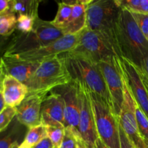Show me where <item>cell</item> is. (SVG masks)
Returning <instances> with one entry per match:
<instances>
[{
	"label": "cell",
	"mask_w": 148,
	"mask_h": 148,
	"mask_svg": "<svg viewBox=\"0 0 148 148\" xmlns=\"http://www.w3.org/2000/svg\"><path fill=\"white\" fill-rule=\"evenodd\" d=\"M116 43L120 57L140 67L148 56V40L131 12L121 9L116 25Z\"/></svg>",
	"instance_id": "6da1fadb"
},
{
	"label": "cell",
	"mask_w": 148,
	"mask_h": 148,
	"mask_svg": "<svg viewBox=\"0 0 148 148\" xmlns=\"http://www.w3.org/2000/svg\"><path fill=\"white\" fill-rule=\"evenodd\" d=\"M61 56L72 80L102 98L111 108L109 92L98 64L72 51Z\"/></svg>",
	"instance_id": "7a4b0ae2"
},
{
	"label": "cell",
	"mask_w": 148,
	"mask_h": 148,
	"mask_svg": "<svg viewBox=\"0 0 148 148\" xmlns=\"http://www.w3.org/2000/svg\"><path fill=\"white\" fill-rule=\"evenodd\" d=\"M72 81L64 60L59 55L40 62L26 85L28 88L27 95L46 97L52 90Z\"/></svg>",
	"instance_id": "3957f363"
},
{
	"label": "cell",
	"mask_w": 148,
	"mask_h": 148,
	"mask_svg": "<svg viewBox=\"0 0 148 148\" xmlns=\"http://www.w3.org/2000/svg\"><path fill=\"white\" fill-rule=\"evenodd\" d=\"M121 10L116 0H90L87 7L85 27L104 36L116 49L119 56L116 33Z\"/></svg>",
	"instance_id": "277c9868"
},
{
	"label": "cell",
	"mask_w": 148,
	"mask_h": 148,
	"mask_svg": "<svg viewBox=\"0 0 148 148\" xmlns=\"http://www.w3.org/2000/svg\"><path fill=\"white\" fill-rule=\"evenodd\" d=\"M63 36V31L53 26L51 22L38 17L33 30L28 33H21L13 38L4 54L14 55L30 51L46 46Z\"/></svg>",
	"instance_id": "5b68a950"
},
{
	"label": "cell",
	"mask_w": 148,
	"mask_h": 148,
	"mask_svg": "<svg viewBox=\"0 0 148 148\" xmlns=\"http://www.w3.org/2000/svg\"><path fill=\"white\" fill-rule=\"evenodd\" d=\"M86 91L90 100L98 138L109 148H121L119 119L102 98Z\"/></svg>",
	"instance_id": "8992f818"
},
{
	"label": "cell",
	"mask_w": 148,
	"mask_h": 148,
	"mask_svg": "<svg viewBox=\"0 0 148 148\" xmlns=\"http://www.w3.org/2000/svg\"><path fill=\"white\" fill-rule=\"evenodd\" d=\"M109 92L111 109L119 119L124 102V73L120 57L112 56L98 64Z\"/></svg>",
	"instance_id": "52a82bcc"
},
{
	"label": "cell",
	"mask_w": 148,
	"mask_h": 148,
	"mask_svg": "<svg viewBox=\"0 0 148 148\" xmlns=\"http://www.w3.org/2000/svg\"><path fill=\"white\" fill-rule=\"evenodd\" d=\"M72 51L96 64L114 56L120 57L116 49L104 36L87 28L79 33L77 46Z\"/></svg>",
	"instance_id": "ba28073f"
},
{
	"label": "cell",
	"mask_w": 148,
	"mask_h": 148,
	"mask_svg": "<svg viewBox=\"0 0 148 148\" xmlns=\"http://www.w3.org/2000/svg\"><path fill=\"white\" fill-rule=\"evenodd\" d=\"M51 91L59 94L63 100L65 129L70 130L77 138H79L78 130L80 114L79 85L72 80L69 83L54 88Z\"/></svg>",
	"instance_id": "9c48e42d"
},
{
	"label": "cell",
	"mask_w": 148,
	"mask_h": 148,
	"mask_svg": "<svg viewBox=\"0 0 148 148\" xmlns=\"http://www.w3.org/2000/svg\"><path fill=\"white\" fill-rule=\"evenodd\" d=\"M79 38V33L75 35H64L55 41L39 49L10 56H13L19 59L28 62H41L73 50L77 46Z\"/></svg>",
	"instance_id": "30bf717a"
},
{
	"label": "cell",
	"mask_w": 148,
	"mask_h": 148,
	"mask_svg": "<svg viewBox=\"0 0 148 148\" xmlns=\"http://www.w3.org/2000/svg\"><path fill=\"white\" fill-rule=\"evenodd\" d=\"M135 107L136 102L130 92L124 75V102L119 117V125L136 148H147L138 130Z\"/></svg>",
	"instance_id": "8fae6325"
},
{
	"label": "cell",
	"mask_w": 148,
	"mask_h": 148,
	"mask_svg": "<svg viewBox=\"0 0 148 148\" xmlns=\"http://www.w3.org/2000/svg\"><path fill=\"white\" fill-rule=\"evenodd\" d=\"M79 88L80 96V114L78 127L79 139L88 148H95L98 136L90 100L86 90L79 85Z\"/></svg>",
	"instance_id": "7c38bea8"
},
{
	"label": "cell",
	"mask_w": 148,
	"mask_h": 148,
	"mask_svg": "<svg viewBox=\"0 0 148 148\" xmlns=\"http://www.w3.org/2000/svg\"><path fill=\"white\" fill-rule=\"evenodd\" d=\"M124 77L136 103L148 118V92L136 66L124 58H120Z\"/></svg>",
	"instance_id": "4fadbf2b"
},
{
	"label": "cell",
	"mask_w": 148,
	"mask_h": 148,
	"mask_svg": "<svg viewBox=\"0 0 148 148\" xmlns=\"http://www.w3.org/2000/svg\"><path fill=\"white\" fill-rule=\"evenodd\" d=\"M40 121L44 126L65 129L64 106L59 94L51 91L43 100L40 109Z\"/></svg>",
	"instance_id": "5bb4252c"
},
{
	"label": "cell",
	"mask_w": 148,
	"mask_h": 148,
	"mask_svg": "<svg viewBox=\"0 0 148 148\" xmlns=\"http://www.w3.org/2000/svg\"><path fill=\"white\" fill-rule=\"evenodd\" d=\"M45 98L38 95H27L23 102L16 107L17 121L28 129L41 124L40 109Z\"/></svg>",
	"instance_id": "9a60e30c"
},
{
	"label": "cell",
	"mask_w": 148,
	"mask_h": 148,
	"mask_svg": "<svg viewBox=\"0 0 148 148\" xmlns=\"http://www.w3.org/2000/svg\"><path fill=\"white\" fill-rule=\"evenodd\" d=\"M0 62L5 75L13 77L25 85L40 63L22 60L13 56L4 54L0 58Z\"/></svg>",
	"instance_id": "2e32d148"
},
{
	"label": "cell",
	"mask_w": 148,
	"mask_h": 148,
	"mask_svg": "<svg viewBox=\"0 0 148 148\" xmlns=\"http://www.w3.org/2000/svg\"><path fill=\"white\" fill-rule=\"evenodd\" d=\"M1 92L6 106L16 108L26 98L28 88L13 77L5 75L3 79Z\"/></svg>",
	"instance_id": "e0dca14e"
},
{
	"label": "cell",
	"mask_w": 148,
	"mask_h": 148,
	"mask_svg": "<svg viewBox=\"0 0 148 148\" xmlns=\"http://www.w3.org/2000/svg\"><path fill=\"white\" fill-rule=\"evenodd\" d=\"M70 1L72 4V15L63 33L64 35L79 34L86 27L87 7L90 0Z\"/></svg>",
	"instance_id": "ac0fdd59"
},
{
	"label": "cell",
	"mask_w": 148,
	"mask_h": 148,
	"mask_svg": "<svg viewBox=\"0 0 148 148\" xmlns=\"http://www.w3.org/2000/svg\"><path fill=\"white\" fill-rule=\"evenodd\" d=\"M39 0H10V12L37 19Z\"/></svg>",
	"instance_id": "d6986e66"
},
{
	"label": "cell",
	"mask_w": 148,
	"mask_h": 148,
	"mask_svg": "<svg viewBox=\"0 0 148 148\" xmlns=\"http://www.w3.org/2000/svg\"><path fill=\"white\" fill-rule=\"evenodd\" d=\"M72 12L71 1H62L59 3L57 14L51 23L56 28L63 31L67 26Z\"/></svg>",
	"instance_id": "ffe728a7"
},
{
	"label": "cell",
	"mask_w": 148,
	"mask_h": 148,
	"mask_svg": "<svg viewBox=\"0 0 148 148\" xmlns=\"http://www.w3.org/2000/svg\"><path fill=\"white\" fill-rule=\"evenodd\" d=\"M17 17L15 14L7 12L0 14V36L8 37L17 29Z\"/></svg>",
	"instance_id": "44dd1931"
},
{
	"label": "cell",
	"mask_w": 148,
	"mask_h": 148,
	"mask_svg": "<svg viewBox=\"0 0 148 148\" xmlns=\"http://www.w3.org/2000/svg\"><path fill=\"white\" fill-rule=\"evenodd\" d=\"M117 5L132 13L148 14V0H116Z\"/></svg>",
	"instance_id": "7402d4cb"
},
{
	"label": "cell",
	"mask_w": 148,
	"mask_h": 148,
	"mask_svg": "<svg viewBox=\"0 0 148 148\" xmlns=\"http://www.w3.org/2000/svg\"><path fill=\"white\" fill-rule=\"evenodd\" d=\"M46 137H47V134H46V127L40 124L29 129L25 137L24 141L28 145L33 147Z\"/></svg>",
	"instance_id": "603a6c76"
},
{
	"label": "cell",
	"mask_w": 148,
	"mask_h": 148,
	"mask_svg": "<svg viewBox=\"0 0 148 148\" xmlns=\"http://www.w3.org/2000/svg\"><path fill=\"white\" fill-rule=\"evenodd\" d=\"M135 116L138 130L145 144L148 143V118L136 103Z\"/></svg>",
	"instance_id": "cb8c5ba5"
},
{
	"label": "cell",
	"mask_w": 148,
	"mask_h": 148,
	"mask_svg": "<svg viewBox=\"0 0 148 148\" xmlns=\"http://www.w3.org/2000/svg\"><path fill=\"white\" fill-rule=\"evenodd\" d=\"M46 127L47 137L51 141L54 148H59L63 141L65 134V129L53 126H45Z\"/></svg>",
	"instance_id": "d4e9b609"
},
{
	"label": "cell",
	"mask_w": 148,
	"mask_h": 148,
	"mask_svg": "<svg viewBox=\"0 0 148 148\" xmlns=\"http://www.w3.org/2000/svg\"><path fill=\"white\" fill-rule=\"evenodd\" d=\"M16 108L9 106H6L0 113V133L7 130L13 119L16 116Z\"/></svg>",
	"instance_id": "484cf974"
},
{
	"label": "cell",
	"mask_w": 148,
	"mask_h": 148,
	"mask_svg": "<svg viewBox=\"0 0 148 148\" xmlns=\"http://www.w3.org/2000/svg\"><path fill=\"white\" fill-rule=\"evenodd\" d=\"M36 19L27 15L17 16V29L22 33H28L33 30Z\"/></svg>",
	"instance_id": "4316f807"
},
{
	"label": "cell",
	"mask_w": 148,
	"mask_h": 148,
	"mask_svg": "<svg viewBox=\"0 0 148 148\" xmlns=\"http://www.w3.org/2000/svg\"><path fill=\"white\" fill-rule=\"evenodd\" d=\"M19 133L17 129H12L8 134L3 136L0 138V148H10L12 144L18 141L17 138L19 137Z\"/></svg>",
	"instance_id": "83f0119b"
},
{
	"label": "cell",
	"mask_w": 148,
	"mask_h": 148,
	"mask_svg": "<svg viewBox=\"0 0 148 148\" xmlns=\"http://www.w3.org/2000/svg\"><path fill=\"white\" fill-rule=\"evenodd\" d=\"M77 137L69 129H65V134L63 141L59 148H77Z\"/></svg>",
	"instance_id": "f1b7e54d"
},
{
	"label": "cell",
	"mask_w": 148,
	"mask_h": 148,
	"mask_svg": "<svg viewBox=\"0 0 148 148\" xmlns=\"http://www.w3.org/2000/svg\"><path fill=\"white\" fill-rule=\"evenodd\" d=\"M131 14L141 30L142 33L148 40V14L132 12Z\"/></svg>",
	"instance_id": "f546056e"
},
{
	"label": "cell",
	"mask_w": 148,
	"mask_h": 148,
	"mask_svg": "<svg viewBox=\"0 0 148 148\" xmlns=\"http://www.w3.org/2000/svg\"><path fill=\"white\" fill-rule=\"evenodd\" d=\"M140 77L142 78L143 83L145 86L148 92V56L145 57L143 62L142 63L141 66L140 67H136Z\"/></svg>",
	"instance_id": "4dcf8cb0"
},
{
	"label": "cell",
	"mask_w": 148,
	"mask_h": 148,
	"mask_svg": "<svg viewBox=\"0 0 148 148\" xmlns=\"http://www.w3.org/2000/svg\"><path fill=\"white\" fill-rule=\"evenodd\" d=\"M119 134H120V145L121 148H136L132 142L129 139L127 134L119 125Z\"/></svg>",
	"instance_id": "1f68e13d"
},
{
	"label": "cell",
	"mask_w": 148,
	"mask_h": 148,
	"mask_svg": "<svg viewBox=\"0 0 148 148\" xmlns=\"http://www.w3.org/2000/svg\"><path fill=\"white\" fill-rule=\"evenodd\" d=\"M32 148H54L53 147V144H52L51 141L49 140V137H46V138L43 139L41 141L39 142L38 144L33 146Z\"/></svg>",
	"instance_id": "d6a6232c"
},
{
	"label": "cell",
	"mask_w": 148,
	"mask_h": 148,
	"mask_svg": "<svg viewBox=\"0 0 148 148\" xmlns=\"http://www.w3.org/2000/svg\"><path fill=\"white\" fill-rule=\"evenodd\" d=\"M10 0H0V14L10 11Z\"/></svg>",
	"instance_id": "836d02e7"
},
{
	"label": "cell",
	"mask_w": 148,
	"mask_h": 148,
	"mask_svg": "<svg viewBox=\"0 0 148 148\" xmlns=\"http://www.w3.org/2000/svg\"><path fill=\"white\" fill-rule=\"evenodd\" d=\"M4 75L5 74H4V69H3L2 64H1V62H0V91H1L2 90V82Z\"/></svg>",
	"instance_id": "e575fe53"
},
{
	"label": "cell",
	"mask_w": 148,
	"mask_h": 148,
	"mask_svg": "<svg viewBox=\"0 0 148 148\" xmlns=\"http://www.w3.org/2000/svg\"><path fill=\"white\" fill-rule=\"evenodd\" d=\"M5 107H6V104H5V102H4V97H3V95H2V92L0 91V113H1L4 108H5Z\"/></svg>",
	"instance_id": "d590c367"
},
{
	"label": "cell",
	"mask_w": 148,
	"mask_h": 148,
	"mask_svg": "<svg viewBox=\"0 0 148 148\" xmlns=\"http://www.w3.org/2000/svg\"><path fill=\"white\" fill-rule=\"evenodd\" d=\"M95 148H109L108 146L106 145L99 138L97 140L96 143H95Z\"/></svg>",
	"instance_id": "8d00e7d4"
},
{
	"label": "cell",
	"mask_w": 148,
	"mask_h": 148,
	"mask_svg": "<svg viewBox=\"0 0 148 148\" xmlns=\"http://www.w3.org/2000/svg\"><path fill=\"white\" fill-rule=\"evenodd\" d=\"M77 148H88L85 144L82 143V140L79 138H77Z\"/></svg>",
	"instance_id": "74e56055"
},
{
	"label": "cell",
	"mask_w": 148,
	"mask_h": 148,
	"mask_svg": "<svg viewBox=\"0 0 148 148\" xmlns=\"http://www.w3.org/2000/svg\"><path fill=\"white\" fill-rule=\"evenodd\" d=\"M19 148H32L30 147V145H28L27 144V143H25V141H23V143H21V144L20 145V146H19Z\"/></svg>",
	"instance_id": "f35d334b"
},
{
	"label": "cell",
	"mask_w": 148,
	"mask_h": 148,
	"mask_svg": "<svg viewBox=\"0 0 148 148\" xmlns=\"http://www.w3.org/2000/svg\"><path fill=\"white\" fill-rule=\"evenodd\" d=\"M19 146H20V145H19L18 141H17L15 142V143H13L12 145L10 147V148H19Z\"/></svg>",
	"instance_id": "ab89813d"
},
{
	"label": "cell",
	"mask_w": 148,
	"mask_h": 148,
	"mask_svg": "<svg viewBox=\"0 0 148 148\" xmlns=\"http://www.w3.org/2000/svg\"><path fill=\"white\" fill-rule=\"evenodd\" d=\"M4 37H2V36H0V49H1V46H2L3 43H4Z\"/></svg>",
	"instance_id": "60d3db41"
},
{
	"label": "cell",
	"mask_w": 148,
	"mask_h": 148,
	"mask_svg": "<svg viewBox=\"0 0 148 148\" xmlns=\"http://www.w3.org/2000/svg\"><path fill=\"white\" fill-rule=\"evenodd\" d=\"M145 145H146V147H147V148H148V143H145Z\"/></svg>",
	"instance_id": "b9f144b4"
}]
</instances>
